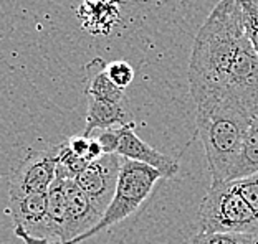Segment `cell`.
I'll return each mask as SVG.
<instances>
[{
	"instance_id": "obj_1",
	"label": "cell",
	"mask_w": 258,
	"mask_h": 244,
	"mask_svg": "<svg viewBox=\"0 0 258 244\" xmlns=\"http://www.w3.org/2000/svg\"><path fill=\"white\" fill-rule=\"evenodd\" d=\"M189 88L196 104L232 99L258 114V55L245 32L238 0H220L199 28Z\"/></svg>"
},
{
	"instance_id": "obj_2",
	"label": "cell",
	"mask_w": 258,
	"mask_h": 244,
	"mask_svg": "<svg viewBox=\"0 0 258 244\" xmlns=\"http://www.w3.org/2000/svg\"><path fill=\"white\" fill-rule=\"evenodd\" d=\"M197 136L204 145L212 183L228 182L256 112L243 102L219 99L196 104Z\"/></svg>"
},
{
	"instance_id": "obj_3",
	"label": "cell",
	"mask_w": 258,
	"mask_h": 244,
	"mask_svg": "<svg viewBox=\"0 0 258 244\" xmlns=\"http://www.w3.org/2000/svg\"><path fill=\"white\" fill-rule=\"evenodd\" d=\"M161 178H164L162 173L157 172L156 168L139 164V162L122 159L114 196L111 200L109 206L106 208V211L103 213L99 223L93 226L88 233L78 236L76 239L67 244H80L93 236L99 234L104 229H109L111 226L124 221L126 218L134 214L144 205V201L149 198L156 183Z\"/></svg>"
},
{
	"instance_id": "obj_4",
	"label": "cell",
	"mask_w": 258,
	"mask_h": 244,
	"mask_svg": "<svg viewBox=\"0 0 258 244\" xmlns=\"http://www.w3.org/2000/svg\"><path fill=\"white\" fill-rule=\"evenodd\" d=\"M199 233L258 234V216L233 182L210 185L199 208Z\"/></svg>"
},
{
	"instance_id": "obj_5",
	"label": "cell",
	"mask_w": 258,
	"mask_h": 244,
	"mask_svg": "<svg viewBox=\"0 0 258 244\" xmlns=\"http://www.w3.org/2000/svg\"><path fill=\"white\" fill-rule=\"evenodd\" d=\"M58 167V145L28 154L10 175L9 195L23 196L48 193Z\"/></svg>"
},
{
	"instance_id": "obj_6",
	"label": "cell",
	"mask_w": 258,
	"mask_h": 244,
	"mask_svg": "<svg viewBox=\"0 0 258 244\" xmlns=\"http://www.w3.org/2000/svg\"><path fill=\"white\" fill-rule=\"evenodd\" d=\"M9 213L14 233L25 244L51 242L48 228V193L10 196Z\"/></svg>"
},
{
	"instance_id": "obj_7",
	"label": "cell",
	"mask_w": 258,
	"mask_h": 244,
	"mask_svg": "<svg viewBox=\"0 0 258 244\" xmlns=\"http://www.w3.org/2000/svg\"><path fill=\"white\" fill-rule=\"evenodd\" d=\"M122 157L118 154H104L101 159L93 160L81 173L75 177L76 185L88 195L99 213H104L114 196L118 185Z\"/></svg>"
},
{
	"instance_id": "obj_8",
	"label": "cell",
	"mask_w": 258,
	"mask_h": 244,
	"mask_svg": "<svg viewBox=\"0 0 258 244\" xmlns=\"http://www.w3.org/2000/svg\"><path fill=\"white\" fill-rule=\"evenodd\" d=\"M64 196H67V224H64V237L61 242L48 244H67L78 236L88 233L93 226L99 223L103 214L88 198V195L75 182V177L64 180Z\"/></svg>"
},
{
	"instance_id": "obj_9",
	"label": "cell",
	"mask_w": 258,
	"mask_h": 244,
	"mask_svg": "<svg viewBox=\"0 0 258 244\" xmlns=\"http://www.w3.org/2000/svg\"><path fill=\"white\" fill-rule=\"evenodd\" d=\"M118 155L122 159L139 162V164L149 165L162 173L164 178H172L179 172L177 160L171 159L169 155L157 152L154 147L146 144L143 139L138 137L134 132V124L121 127V141L118 147Z\"/></svg>"
},
{
	"instance_id": "obj_10",
	"label": "cell",
	"mask_w": 258,
	"mask_h": 244,
	"mask_svg": "<svg viewBox=\"0 0 258 244\" xmlns=\"http://www.w3.org/2000/svg\"><path fill=\"white\" fill-rule=\"evenodd\" d=\"M134 117L129 111V104H114L88 97V112H86V126L83 136L90 139L93 131H108L114 127L133 126Z\"/></svg>"
},
{
	"instance_id": "obj_11",
	"label": "cell",
	"mask_w": 258,
	"mask_h": 244,
	"mask_svg": "<svg viewBox=\"0 0 258 244\" xmlns=\"http://www.w3.org/2000/svg\"><path fill=\"white\" fill-rule=\"evenodd\" d=\"M80 23L93 35H106L119 22V0H81Z\"/></svg>"
},
{
	"instance_id": "obj_12",
	"label": "cell",
	"mask_w": 258,
	"mask_h": 244,
	"mask_svg": "<svg viewBox=\"0 0 258 244\" xmlns=\"http://www.w3.org/2000/svg\"><path fill=\"white\" fill-rule=\"evenodd\" d=\"M108 63L103 58H93V60L85 66V71L88 74V84H86V96L93 99L122 104L127 102L124 89L118 88L113 81L109 79L106 73Z\"/></svg>"
},
{
	"instance_id": "obj_13",
	"label": "cell",
	"mask_w": 258,
	"mask_h": 244,
	"mask_svg": "<svg viewBox=\"0 0 258 244\" xmlns=\"http://www.w3.org/2000/svg\"><path fill=\"white\" fill-rule=\"evenodd\" d=\"M251 173H258V115L251 120L248 127V132L243 141L242 154H240L235 168L228 177V182L248 177Z\"/></svg>"
},
{
	"instance_id": "obj_14",
	"label": "cell",
	"mask_w": 258,
	"mask_h": 244,
	"mask_svg": "<svg viewBox=\"0 0 258 244\" xmlns=\"http://www.w3.org/2000/svg\"><path fill=\"white\" fill-rule=\"evenodd\" d=\"M190 244H255V234L197 233Z\"/></svg>"
},
{
	"instance_id": "obj_15",
	"label": "cell",
	"mask_w": 258,
	"mask_h": 244,
	"mask_svg": "<svg viewBox=\"0 0 258 244\" xmlns=\"http://www.w3.org/2000/svg\"><path fill=\"white\" fill-rule=\"evenodd\" d=\"M88 164H90V162L86 159L76 155L73 150L70 149L68 141L58 144V165H63L73 177H76L78 173L83 172Z\"/></svg>"
},
{
	"instance_id": "obj_16",
	"label": "cell",
	"mask_w": 258,
	"mask_h": 244,
	"mask_svg": "<svg viewBox=\"0 0 258 244\" xmlns=\"http://www.w3.org/2000/svg\"><path fill=\"white\" fill-rule=\"evenodd\" d=\"M235 188L240 191L248 206L253 210V213L258 216V173H251L248 177L232 180Z\"/></svg>"
},
{
	"instance_id": "obj_17",
	"label": "cell",
	"mask_w": 258,
	"mask_h": 244,
	"mask_svg": "<svg viewBox=\"0 0 258 244\" xmlns=\"http://www.w3.org/2000/svg\"><path fill=\"white\" fill-rule=\"evenodd\" d=\"M106 73H108L109 79L121 89H126L127 86L133 83L134 74H136L134 73V68L129 65V63L121 61V60L108 63Z\"/></svg>"
},
{
	"instance_id": "obj_18",
	"label": "cell",
	"mask_w": 258,
	"mask_h": 244,
	"mask_svg": "<svg viewBox=\"0 0 258 244\" xmlns=\"http://www.w3.org/2000/svg\"><path fill=\"white\" fill-rule=\"evenodd\" d=\"M238 4H240V7H242L245 32H247L250 43L258 55V9L248 2H242V0H238Z\"/></svg>"
},
{
	"instance_id": "obj_19",
	"label": "cell",
	"mask_w": 258,
	"mask_h": 244,
	"mask_svg": "<svg viewBox=\"0 0 258 244\" xmlns=\"http://www.w3.org/2000/svg\"><path fill=\"white\" fill-rule=\"evenodd\" d=\"M96 139H98V142L101 144L104 154H118V147L121 141V127L101 131V134H99Z\"/></svg>"
},
{
	"instance_id": "obj_20",
	"label": "cell",
	"mask_w": 258,
	"mask_h": 244,
	"mask_svg": "<svg viewBox=\"0 0 258 244\" xmlns=\"http://www.w3.org/2000/svg\"><path fill=\"white\" fill-rule=\"evenodd\" d=\"M68 144H70V149H72L76 155L86 159L88 147H90V139L85 137L83 134H81V136H75L72 139H68Z\"/></svg>"
},
{
	"instance_id": "obj_21",
	"label": "cell",
	"mask_w": 258,
	"mask_h": 244,
	"mask_svg": "<svg viewBox=\"0 0 258 244\" xmlns=\"http://www.w3.org/2000/svg\"><path fill=\"white\" fill-rule=\"evenodd\" d=\"M103 155H104L103 147H101V144L98 142V139H90V147H88L86 160H88V162L98 160V159H101Z\"/></svg>"
},
{
	"instance_id": "obj_22",
	"label": "cell",
	"mask_w": 258,
	"mask_h": 244,
	"mask_svg": "<svg viewBox=\"0 0 258 244\" xmlns=\"http://www.w3.org/2000/svg\"><path fill=\"white\" fill-rule=\"evenodd\" d=\"M242 2H248V4L253 5V7H256V9H258V0H242Z\"/></svg>"
},
{
	"instance_id": "obj_23",
	"label": "cell",
	"mask_w": 258,
	"mask_h": 244,
	"mask_svg": "<svg viewBox=\"0 0 258 244\" xmlns=\"http://www.w3.org/2000/svg\"><path fill=\"white\" fill-rule=\"evenodd\" d=\"M255 244H258V234H255Z\"/></svg>"
}]
</instances>
